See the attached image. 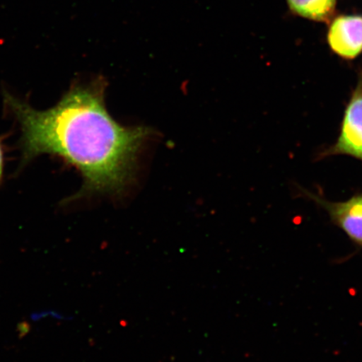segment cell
<instances>
[{
    "instance_id": "cell-4",
    "label": "cell",
    "mask_w": 362,
    "mask_h": 362,
    "mask_svg": "<svg viewBox=\"0 0 362 362\" xmlns=\"http://www.w3.org/2000/svg\"><path fill=\"white\" fill-rule=\"evenodd\" d=\"M306 194L327 211L334 223L353 242L362 246V193L343 202H330L315 194Z\"/></svg>"
},
{
    "instance_id": "cell-6",
    "label": "cell",
    "mask_w": 362,
    "mask_h": 362,
    "mask_svg": "<svg viewBox=\"0 0 362 362\" xmlns=\"http://www.w3.org/2000/svg\"><path fill=\"white\" fill-rule=\"evenodd\" d=\"M4 170V151L1 141H0V182H1L3 177Z\"/></svg>"
},
{
    "instance_id": "cell-5",
    "label": "cell",
    "mask_w": 362,
    "mask_h": 362,
    "mask_svg": "<svg viewBox=\"0 0 362 362\" xmlns=\"http://www.w3.org/2000/svg\"><path fill=\"white\" fill-rule=\"evenodd\" d=\"M288 7L296 15L305 19L328 22L336 11L337 0H287Z\"/></svg>"
},
{
    "instance_id": "cell-2",
    "label": "cell",
    "mask_w": 362,
    "mask_h": 362,
    "mask_svg": "<svg viewBox=\"0 0 362 362\" xmlns=\"http://www.w3.org/2000/svg\"><path fill=\"white\" fill-rule=\"evenodd\" d=\"M339 155L362 162V71L344 113L337 141L321 153L320 158Z\"/></svg>"
},
{
    "instance_id": "cell-3",
    "label": "cell",
    "mask_w": 362,
    "mask_h": 362,
    "mask_svg": "<svg viewBox=\"0 0 362 362\" xmlns=\"http://www.w3.org/2000/svg\"><path fill=\"white\" fill-rule=\"evenodd\" d=\"M328 43L337 56L353 60L362 53V16H339L330 23Z\"/></svg>"
},
{
    "instance_id": "cell-1",
    "label": "cell",
    "mask_w": 362,
    "mask_h": 362,
    "mask_svg": "<svg viewBox=\"0 0 362 362\" xmlns=\"http://www.w3.org/2000/svg\"><path fill=\"white\" fill-rule=\"evenodd\" d=\"M106 87L102 76L75 84L45 111L4 94V105L21 125L22 161L43 153L64 158L83 177L75 198L123 194L133 182L139 153L152 135L146 127H125L112 119L104 103Z\"/></svg>"
}]
</instances>
